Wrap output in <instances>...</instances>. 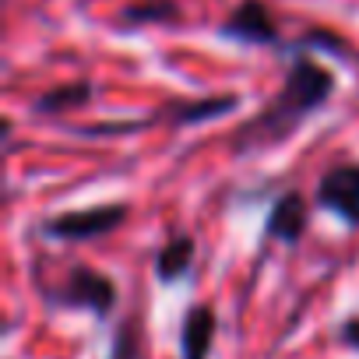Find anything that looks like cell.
Listing matches in <instances>:
<instances>
[{"label":"cell","mask_w":359,"mask_h":359,"mask_svg":"<svg viewBox=\"0 0 359 359\" xmlns=\"http://www.w3.org/2000/svg\"><path fill=\"white\" fill-rule=\"evenodd\" d=\"M219 36L229 39V43H243V46H278L282 50L278 22L268 11L264 0H240V4L219 22Z\"/></svg>","instance_id":"5b68a950"},{"label":"cell","mask_w":359,"mask_h":359,"mask_svg":"<svg viewBox=\"0 0 359 359\" xmlns=\"http://www.w3.org/2000/svg\"><path fill=\"white\" fill-rule=\"evenodd\" d=\"M151 120H123V123H88V127H71L74 134H85V137H120V134H137L144 127H151Z\"/></svg>","instance_id":"4fadbf2b"},{"label":"cell","mask_w":359,"mask_h":359,"mask_svg":"<svg viewBox=\"0 0 359 359\" xmlns=\"http://www.w3.org/2000/svg\"><path fill=\"white\" fill-rule=\"evenodd\" d=\"M334 338H338L341 345H348V348H359V317L341 320V324H338V331H334Z\"/></svg>","instance_id":"9a60e30c"},{"label":"cell","mask_w":359,"mask_h":359,"mask_svg":"<svg viewBox=\"0 0 359 359\" xmlns=\"http://www.w3.org/2000/svg\"><path fill=\"white\" fill-rule=\"evenodd\" d=\"M194 250H198V243H194V236H191L187 229L169 233L165 243H162L158 254H155V278H158L162 285L180 282V278L194 268Z\"/></svg>","instance_id":"9c48e42d"},{"label":"cell","mask_w":359,"mask_h":359,"mask_svg":"<svg viewBox=\"0 0 359 359\" xmlns=\"http://www.w3.org/2000/svg\"><path fill=\"white\" fill-rule=\"evenodd\" d=\"M127 215H130V205H123V201L74 208V212H60V215L46 219L43 222V236L64 240V243H88V240H99V236L120 229L127 222Z\"/></svg>","instance_id":"3957f363"},{"label":"cell","mask_w":359,"mask_h":359,"mask_svg":"<svg viewBox=\"0 0 359 359\" xmlns=\"http://www.w3.org/2000/svg\"><path fill=\"white\" fill-rule=\"evenodd\" d=\"M215 331H219V317L208 303H194L184 313L180 324V355L184 359H208L212 345H215Z\"/></svg>","instance_id":"ba28073f"},{"label":"cell","mask_w":359,"mask_h":359,"mask_svg":"<svg viewBox=\"0 0 359 359\" xmlns=\"http://www.w3.org/2000/svg\"><path fill=\"white\" fill-rule=\"evenodd\" d=\"M313 201L341 222H348L352 229H359V162L327 165L313 187Z\"/></svg>","instance_id":"277c9868"},{"label":"cell","mask_w":359,"mask_h":359,"mask_svg":"<svg viewBox=\"0 0 359 359\" xmlns=\"http://www.w3.org/2000/svg\"><path fill=\"white\" fill-rule=\"evenodd\" d=\"M95 95V85L88 78H78V81H64L57 88H46L43 95L32 99V113L39 116H60V113H71V109H85Z\"/></svg>","instance_id":"30bf717a"},{"label":"cell","mask_w":359,"mask_h":359,"mask_svg":"<svg viewBox=\"0 0 359 359\" xmlns=\"http://www.w3.org/2000/svg\"><path fill=\"white\" fill-rule=\"evenodd\" d=\"M334 85L338 81L324 64H317L310 53H292L282 88L264 102V109L257 116L243 120L233 130L229 148L236 155H247V151H261V148H275V144L289 141V134L334 95Z\"/></svg>","instance_id":"6da1fadb"},{"label":"cell","mask_w":359,"mask_h":359,"mask_svg":"<svg viewBox=\"0 0 359 359\" xmlns=\"http://www.w3.org/2000/svg\"><path fill=\"white\" fill-rule=\"evenodd\" d=\"M306 226H310V205H306V198L299 191H285V194L275 198V205H271V212L264 219V236L268 240H278L285 247H296L303 240Z\"/></svg>","instance_id":"8992f818"},{"label":"cell","mask_w":359,"mask_h":359,"mask_svg":"<svg viewBox=\"0 0 359 359\" xmlns=\"http://www.w3.org/2000/svg\"><path fill=\"white\" fill-rule=\"evenodd\" d=\"M109 359H141V341H137V327L134 320H123L113 334V348Z\"/></svg>","instance_id":"5bb4252c"},{"label":"cell","mask_w":359,"mask_h":359,"mask_svg":"<svg viewBox=\"0 0 359 359\" xmlns=\"http://www.w3.org/2000/svg\"><path fill=\"white\" fill-rule=\"evenodd\" d=\"M123 29H137V25H169L180 22V4L176 0H137V4H127L116 18Z\"/></svg>","instance_id":"8fae6325"},{"label":"cell","mask_w":359,"mask_h":359,"mask_svg":"<svg viewBox=\"0 0 359 359\" xmlns=\"http://www.w3.org/2000/svg\"><path fill=\"white\" fill-rule=\"evenodd\" d=\"M240 106V95L226 92V95H208V99H180V102H169L155 113V120H165L169 127H198V123H208V120H219L226 116L229 109Z\"/></svg>","instance_id":"52a82bcc"},{"label":"cell","mask_w":359,"mask_h":359,"mask_svg":"<svg viewBox=\"0 0 359 359\" xmlns=\"http://www.w3.org/2000/svg\"><path fill=\"white\" fill-rule=\"evenodd\" d=\"M289 50H292V53H313V50H327V53H334V57H352L348 43H345L341 36L327 32V29H313V32H303V36H299L296 43H289Z\"/></svg>","instance_id":"7c38bea8"},{"label":"cell","mask_w":359,"mask_h":359,"mask_svg":"<svg viewBox=\"0 0 359 359\" xmlns=\"http://www.w3.org/2000/svg\"><path fill=\"white\" fill-rule=\"evenodd\" d=\"M43 299L53 310H88L99 320H106L116 306V282L99 268L74 264L57 289H43Z\"/></svg>","instance_id":"7a4b0ae2"}]
</instances>
